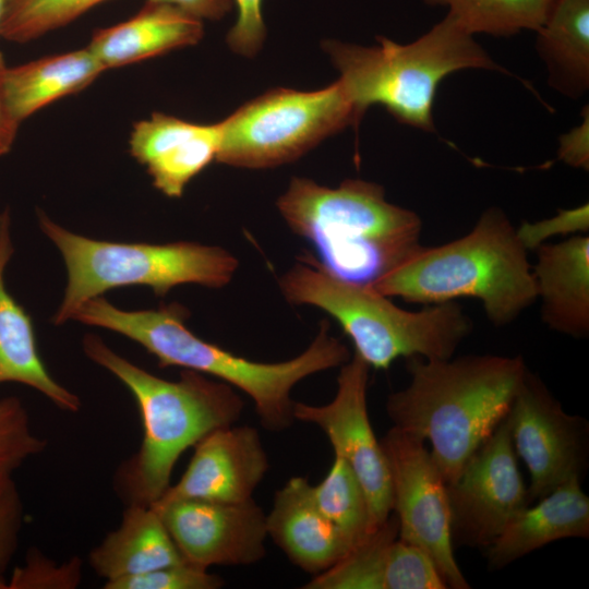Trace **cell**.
<instances>
[{"mask_svg": "<svg viewBox=\"0 0 589 589\" xmlns=\"http://www.w3.org/2000/svg\"><path fill=\"white\" fill-rule=\"evenodd\" d=\"M182 304L155 310L125 311L103 296L83 304L73 318L85 325L118 333L141 345L159 366H180L223 381L245 393L254 402L262 425L279 432L294 421L292 388L303 378L342 365L350 359L345 344L329 334L326 320L310 346L281 362H256L205 341L193 334Z\"/></svg>", "mask_w": 589, "mask_h": 589, "instance_id": "cell-1", "label": "cell"}, {"mask_svg": "<svg viewBox=\"0 0 589 589\" xmlns=\"http://www.w3.org/2000/svg\"><path fill=\"white\" fill-rule=\"evenodd\" d=\"M409 384L386 401L398 428L431 444L446 484L509 411L527 372L520 356L469 354L407 359Z\"/></svg>", "mask_w": 589, "mask_h": 589, "instance_id": "cell-2", "label": "cell"}, {"mask_svg": "<svg viewBox=\"0 0 589 589\" xmlns=\"http://www.w3.org/2000/svg\"><path fill=\"white\" fill-rule=\"evenodd\" d=\"M85 356L116 376L134 397L143 424L139 450L117 470L115 488L127 505H153L170 486L178 459L209 432L235 424L243 401L233 387L184 369L158 377L113 351L96 334L82 340Z\"/></svg>", "mask_w": 589, "mask_h": 589, "instance_id": "cell-3", "label": "cell"}, {"mask_svg": "<svg viewBox=\"0 0 589 589\" xmlns=\"http://www.w3.org/2000/svg\"><path fill=\"white\" fill-rule=\"evenodd\" d=\"M277 208L320 265L352 284L372 287L423 247L419 215L389 203L374 182L347 179L328 188L294 177Z\"/></svg>", "mask_w": 589, "mask_h": 589, "instance_id": "cell-4", "label": "cell"}, {"mask_svg": "<svg viewBox=\"0 0 589 589\" xmlns=\"http://www.w3.org/2000/svg\"><path fill=\"white\" fill-rule=\"evenodd\" d=\"M527 253L505 213L490 207L467 235L422 247L372 288L425 305L474 298L493 325L505 326L537 300Z\"/></svg>", "mask_w": 589, "mask_h": 589, "instance_id": "cell-5", "label": "cell"}, {"mask_svg": "<svg viewBox=\"0 0 589 589\" xmlns=\"http://www.w3.org/2000/svg\"><path fill=\"white\" fill-rule=\"evenodd\" d=\"M289 303L316 306L335 318L370 368L398 358L449 359L470 334L471 320L454 301L409 311L370 286L339 279L304 254L279 279Z\"/></svg>", "mask_w": 589, "mask_h": 589, "instance_id": "cell-6", "label": "cell"}, {"mask_svg": "<svg viewBox=\"0 0 589 589\" xmlns=\"http://www.w3.org/2000/svg\"><path fill=\"white\" fill-rule=\"evenodd\" d=\"M377 40L373 47L322 43L361 119L378 104L400 123L435 132L433 101L444 77L464 69L505 72L449 13L410 44Z\"/></svg>", "mask_w": 589, "mask_h": 589, "instance_id": "cell-7", "label": "cell"}, {"mask_svg": "<svg viewBox=\"0 0 589 589\" xmlns=\"http://www.w3.org/2000/svg\"><path fill=\"white\" fill-rule=\"evenodd\" d=\"M39 228L60 251L67 268V286L51 321L72 320L87 301L106 291L146 286L158 297L172 288L196 284L221 288L229 284L239 262L217 245L177 241L163 244L113 242L87 238L37 212Z\"/></svg>", "mask_w": 589, "mask_h": 589, "instance_id": "cell-8", "label": "cell"}, {"mask_svg": "<svg viewBox=\"0 0 589 589\" xmlns=\"http://www.w3.org/2000/svg\"><path fill=\"white\" fill-rule=\"evenodd\" d=\"M360 120L339 80L313 92L275 88L218 122L216 160L251 169L276 167Z\"/></svg>", "mask_w": 589, "mask_h": 589, "instance_id": "cell-9", "label": "cell"}, {"mask_svg": "<svg viewBox=\"0 0 589 589\" xmlns=\"http://www.w3.org/2000/svg\"><path fill=\"white\" fill-rule=\"evenodd\" d=\"M380 443L399 538L428 554L447 588H470L454 554L447 486L425 442L393 426Z\"/></svg>", "mask_w": 589, "mask_h": 589, "instance_id": "cell-10", "label": "cell"}, {"mask_svg": "<svg viewBox=\"0 0 589 589\" xmlns=\"http://www.w3.org/2000/svg\"><path fill=\"white\" fill-rule=\"evenodd\" d=\"M446 486L454 546L485 549L530 505L506 417Z\"/></svg>", "mask_w": 589, "mask_h": 589, "instance_id": "cell-11", "label": "cell"}, {"mask_svg": "<svg viewBox=\"0 0 589 589\" xmlns=\"http://www.w3.org/2000/svg\"><path fill=\"white\" fill-rule=\"evenodd\" d=\"M506 421L514 450L526 464L530 502L573 479L588 457V423L567 413L540 377L527 372Z\"/></svg>", "mask_w": 589, "mask_h": 589, "instance_id": "cell-12", "label": "cell"}, {"mask_svg": "<svg viewBox=\"0 0 589 589\" xmlns=\"http://www.w3.org/2000/svg\"><path fill=\"white\" fill-rule=\"evenodd\" d=\"M370 365L357 353L340 365L337 390L325 405L294 402L293 418L321 429L353 470L366 494L373 530L393 512L390 477L385 454L368 412Z\"/></svg>", "mask_w": 589, "mask_h": 589, "instance_id": "cell-13", "label": "cell"}, {"mask_svg": "<svg viewBox=\"0 0 589 589\" xmlns=\"http://www.w3.org/2000/svg\"><path fill=\"white\" fill-rule=\"evenodd\" d=\"M152 506L188 563L208 569L250 565L265 555L266 514L253 497L243 502L176 500Z\"/></svg>", "mask_w": 589, "mask_h": 589, "instance_id": "cell-14", "label": "cell"}, {"mask_svg": "<svg viewBox=\"0 0 589 589\" xmlns=\"http://www.w3.org/2000/svg\"><path fill=\"white\" fill-rule=\"evenodd\" d=\"M193 448L180 480L170 484L155 503L176 500L243 502L252 498L269 469L261 436L250 425L218 428Z\"/></svg>", "mask_w": 589, "mask_h": 589, "instance_id": "cell-15", "label": "cell"}, {"mask_svg": "<svg viewBox=\"0 0 589 589\" xmlns=\"http://www.w3.org/2000/svg\"><path fill=\"white\" fill-rule=\"evenodd\" d=\"M303 588L444 589L447 586L428 554L399 538L398 520L390 514Z\"/></svg>", "mask_w": 589, "mask_h": 589, "instance_id": "cell-16", "label": "cell"}, {"mask_svg": "<svg viewBox=\"0 0 589 589\" xmlns=\"http://www.w3.org/2000/svg\"><path fill=\"white\" fill-rule=\"evenodd\" d=\"M219 124H199L154 112L136 122L130 153L145 166L153 185L168 197H180L188 183L216 160Z\"/></svg>", "mask_w": 589, "mask_h": 589, "instance_id": "cell-17", "label": "cell"}, {"mask_svg": "<svg viewBox=\"0 0 589 589\" xmlns=\"http://www.w3.org/2000/svg\"><path fill=\"white\" fill-rule=\"evenodd\" d=\"M266 528L289 561L314 576L335 565L356 544L321 512L304 477H292L276 491Z\"/></svg>", "mask_w": 589, "mask_h": 589, "instance_id": "cell-18", "label": "cell"}, {"mask_svg": "<svg viewBox=\"0 0 589 589\" xmlns=\"http://www.w3.org/2000/svg\"><path fill=\"white\" fill-rule=\"evenodd\" d=\"M532 267L542 322L573 338L589 334V237L570 236L536 250Z\"/></svg>", "mask_w": 589, "mask_h": 589, "instance_id": "cell-19", "label": "cell"}, {"mask_svg": "<svg viewBox=\"0 0 589 589\" xmlns=\"http://www.w3.org/2000/svg\"><path fill=\"white\" fill-rule=\"evenodd\" d=\"M10 224L5 209L0 214V384L26 385L61 410L76 412L81 399L51 376L37 350L31 316L7 289L5 269L14 253Z\"/></svg>", "mask_w": 589, "mask_h": 589, "instance_id": "cell-20", "label": "cell"}, {"mask_svg": "<svg viewBox=\"0 0 589 589\" xmlns=\"http://www.w3.org/2000/svg\"><path fill=\"white\" fill-rule=\"evenodd\" d=\"M589 497L573 478L528 505L485 548L488 566L501 569L519 557L565 538H588Z\"/></svg>", "mask_w": 589, "mask_h": 589, "instance_id": "cell-21", "label": "cell"}, {"mask_svg": "<svg viewBox=\"0 0 589 589\" xmlns=\"http://www.w3.org/2000/svg\"><path fill=\"white\" fill-rule=\"evenodd\" d=\"M203 33L202 20L147 1L131 19L94 32L87 48L108 70L195 45Z\"/></svg>", "mask_w": 589, "mask_h": 589, "instance_id": "cell-22", "label": "cell"}, {"mask_svg": "<svg viewBox=\"0 0 589 589\" xmlns=\"http://www.w3.org/2000/svg\"><path fill=\"white\" fill-rule=\"evenodd\" d=\"M88 562L106 581L184 562L152 505H127L118 528L91 550Z\"/></svg>", "mask_w": 589, "mask_h": 589, "instance_id": "cell-23", "label": "cell"}, {"mask_svg": "<svg viewBox=\"0 0 589 589\" xmlns=\"http://www.w3.org/2000/svg\"><path fill=\"white\" fill-rule=\"evenodd\" d=\"M106 70L87 47L7 68L9 109L22 122L45 106L84 89Z\"/></svg>", "mask_w": 589, "mask_h": 589, "instance_id": "cell-24", "label": "cell"}, {"mask_svg": "<svg viewBox=\"0 0 589 589\" xmlns=\"http://www.w3.org/2000/svg\"><path fill=\"white\" fill-rule=\"evenodd\" d=\"M537 33L550 86L569 98L581 97L589 86V0H553Z\"/></svg>", "mask_w": 589, "mask_h": 589, "instance_id": "cell-25", "label": "cell"}, {"mask_svg": "<svg viewBox=\"0 0 589 589\" xmlns=\"http://www.w3.org/2000/svg\"><path fill=\"white\" fill-rule=\"evenodd\" d=\"M429 5L448 8L471 35L483 33L510 36L524 29L538 31L553 0H424Z\"/></svg>", "mask_w": 589, "mask_h": 589, "instance_id": "cell-26", "label": "cell"}, {"mask_svg": "<svg viewBox=\"0 0 589 589\" xmlns=\"http://www.w3.org/2000/svg\"><path fill=\"white\" fill-rule=\"evenodd\" d=\"M321 512L354 543L373 530L366 494L350 466L339 456L326 477L312 485Z\"/></svg>", "mask_w": 589, "mask_h": 589, "instance_id": "cell-27", "label": "cell"}, {"mask_svg": "<svg viewBox=\"0 0 589 589\" xmlns=\"http://www.w3.org/2000/svg\"><path fill=\"white\" fill-rule=\"evenodd\" d=\"M107 0H9L0 36L26 43L60 28Z\"/></svg>", "mask_w": 589, "mask_h": 589, "instance_id": "cell-28", "label": "cell"}, {"mask_svg": "<svg viewBox=\"0 0 589 589\" xmlns=\"http://www.w3.org/2000/svg\"><path fill=\"white\" fill-rule=\"evenodd\" d=\"M46 440L32 429L28 412L14 396L0 399V479L13 476L27 459L45 450Z\"/></svg>", "mask_w": 589, "mask_h": 589, "instance_id": "cell-29", "label": "cell"}, {"mask_svg": "<svg viewBox=\"0 0 589 589\" xmlns=\"http://www.w3.org/2000/svg\"><path fill=\"white\" fill-rule=\"evenodd\" d=\"M82 578V562L72 557L57 564L39 550L29 549L25 563L13 569L7 589H74Z\"/></svg>", "mask_w": 589, "mask_h": 589, "instance_id": "cell-30", "label": "cell"}, {"mask_svg": "<svg viewBox=\"0 0 589 589\" xmlns=\"http://www.w3.org/2000/svg\"><path fill=\"white\" fill-rule=\"evenodd\" d=\"M224 580L208 569L182 562L104 584L105 589H218Z\"/></svg>", "mask_w": 589, "mask_h": 589, "instance_id": "cell-31", "label": "cell"}, {"mask_svg": "<svg viewBox=\"0 0 589 589\" xmlns=\"http://www.w3.org/2000/svg\"><path fill=\"white\" fill-rule=\"evenodd\" d=\"M24 504L13 476L0 479V589L8 588L7 573L17 551L24 525Z\"/></svg>", "mask_w": 589, "mask_h": 589, "instance_id": "cell-32", "label": "cell"}, {"mask_svg": "<svg viewBox=\"0 0 589 589\" xmlns=\"http://www.w3.org/2000/svg\"><path fill=\"white\" fill-rule=\"evenodd\" d=\"M589 230V208L584 204L570 209H560L551 217L537 223L524 221L516 232L527 251H534L556 236L585 235Z\"/></svg>", "mask_w": 589, "mask_h": 589, "instance_id": "cell-33", "label": "cell"}, {"mask_svg": "<svg viewBox=\"0 0 589 589\" xmlns=\"http://www.w3.org/2000/svg\"><path fill=\"white\" fill-rule=\"evenodd\" d=\"M262 1L235 0L238 19L228 32L226 40L230 49L238 55L253 57L262 48L266 36Z\"/></svg>", "mask_w": 589, "mask_h": 589, "instance_id": "cell-34", "label": "cell"}, {"mask_svg": "<svg viewBox=\"0 0 589 589\" xmlns=\"http://www.w3.org/2000/svg\"><path fill=\"white\" fill-rule=\"evenodd\" d=\"M149 2L165 3L200 20L218 21L232 8V0H147Z\"/></svg>", "mask_w": 589, "mask_h": 589, "instance_id": "cell-35", "label": "cell"}, {"mask_svg": "<svg viewBox=\"0 0 589 589\" xmlns=\"http://www.w3.org/2000/svg\"><path fill=\"white\" fill-rule=\"evenodd\" d=\"M7 68L3 56L0 52V156L11 149L21 123L10 111L5 99L4 75Z\"/></svg>", "mask_w": 589, "mask_h": 589, "instance_id": "cell-36", "label": "cell"}, {"mask_svg": "<svg viewBox=\"0 0 589 589\" xmlns=\"http://www.w3.org/2000/svg\"><path fill=\"white\" fill-rule=\"evenodd\" d=\"M587 129L581 125V128L574 130L573 133L568 134L566 137L561 139V148L560 157L568 165L588 169L589 166V154H588V142Z\"/></svg>", "mask_w": 589, "mask_h": 589, "instance_id": "cell-37", "label": "cell"}, {"mask_svg": "<svg viewBox=\"0 0 589 589\" xmlns=\"http://www.w3.org/2000/svg\"><path fill=\"white\" fill-rule=\"evenodd\" d=\"M9 0H0V24Z\"/></svg>", "mask_w": 589, "mask_h": 589, "instance_id": "cell-38", "label": "cell"}]
</instances>
